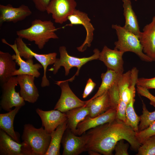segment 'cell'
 Masks as SVG:
<instances>
[{"mask_svg":"<svg viewBox=\"0 0 155 155\" xmlns=\"http://www.w3.org/2000/svg\"><path fill=\"white\" fill-rule=\"evenodd\" d=\"M123 2V15L125 22L123 26L127 30L138 37L140 33L137 16L133 10L130 0H122Z\"/></svg>","mask_w":155,"mask_h":155,"instance_id":"cell-23","label":"cell"},{"mask_svg":"<svg viewBox=\"0 0 155 155\" xmlns=\"http://www.w3.org/2000/svg\"><path fill=\"white\" fill-rule=\"evenodd\" d=\"M96 85L90 78L87 81L83 94L82 97L85 98H86L92 91Z\"/></svg>","mask_w":155,"mask_h":155,"instance_id":"cell-37","label":"cell"},{"mask_svg":"<svg viewBox=\"0 0 155 155\" xmlns=\"http://www.w3.org/2000/svg\"><path fill=\"white\" fill-rule=\"evenodd\" d=\"M75 0H51L46 9L48 14H51L57 23L62 24L68 20V17L76 9Z\"/></svg>","mask_w":155,"mask_h":155,"instance_id":"cell-9","label":"cell"},{"mask_svg":"<svg viewBox=\"0 0 155 155\" xmlns=\"http://www.w3.org/2000/svg\"><path fill=\"white\" fill-rule=\"evenodd\" d=\"M36 111L41 119L42 126L49 134H51L59 125L67 120L65 113L57 110L44 111L37 108Z\"/></svg>","mask_w":155,"mask_h":155,"instance_id":"cell-18","label":"cell"},{"mask_svg":"<svg viewBox=\"0 0 155 155\" xmlns=\"http://www.w3.org/2000/svg\"><path fill=\"white\" fill-rule=\"evenodd\" d=\"M138 70L135 67L120 76L117 85L120 98L127 104L132 97L135 96V86L138 79Z\"/></svg>","mask_w":155,"mask_h":155,"instance_id":"cell-10","label":"cell"},{"mask_svg":"<svg viewBox=\"0 0 155 155\" xmlns=\"http://www.w3.org/2000/svg\"><path fill=\"white\" fill-rule=\"evenodd\" d=\"M22 107H15L13 110L7 113L0 114V129L18 143H20V142L17 133L14 130L13 123L15 116Z\"/></svg>","mask_w":155,"mask_h":155,"instance_id":"cell-24","label":"cell"},{"mask_svg":"<svg viewBox=\"0 0 155 155\" xmlns=\"http://www.w3.org/2000/svg\"><path fill=\"white\" fill-rule=\"evenodd\" d=\"M68 20L70 23L67 25L71 26L74 25H81L86 30V35L85 39L82 44L77 48L78 51L83 52L88 47L90 46L94 38L95 29L90 22L91 20L86 13L75 9L73 13L68 17Z\"/></svg>","mask_w":155,"mask_h":155,"instance_id":"cell-13","label":"cell"},{"mask_svg":"<svg viewBox=\"0 0 155 155\" xmlns=\"http://www.w3.org/2000/svg\"><path fill=\"white\" fill-rule=\"evenodd\" d=\"M121 74L107 69L106 72L101 74L102 82L97 92L88 100H91L101 95L108 91L113 86L117 84L119 77Z\"/></svg>","mask_w":155,"mask_h":155,"instance_id":"cell-27","label":"cell"},{"mask_svg":"<svg viewBox=\"0 0 155 155\" xmlns=\"http://www.w3.org/2000/svg\"><path fill=\"white\" fill-rule=\"evenodd\" d=\"M32 12L27 6L22 4L18 7L12 5L0 4V26L5 22H17L31 15Z\"/></svg>","mask_w":155,"mask_h":155,"instance_id":"cell-15","label":"cell"},{"mask_svg":"<svg viewBox=\"0 0 155 155\" xmlns=\"http://www.w3.org/2000/svg\"><path fill=\"white\" fill-rule=\"evenodd\" d=\"M89 154L90 155H100L101 154L99 152L94 151L90 150L88 151Z\"/></svg>","mask_w":155,"mask_h":155,"instance_id":"cell-38","label":"cell"},{"mask_svg":"<svg viewBox=\"0 0 155 155\" xmlns=\"http://www.w3.org/2000/svg\"><path fill=\"white\" fill-rule=\"evenodd\" d=\"M85 106L88 107L89 116L93 118L113 108L108 90L101 95L90 100L86 101Z\"/></svg>","mask_w":155,"mask_h":155,"instance_id":"cell-21","label":"cell"},{"mask_svg":"<svg viewBox=\"0 0 155 155\" xmlns=\"http://www.w3.org/2000/svg\"><path fill=\"white\" fill-rule=\"evenodd\" d=\"M55 83L60 87L61 93L54 109L65 113L72 109L86 105V101L81 100L75 95L69 86V81H60L56 82Z\"/></svg>","mask_w":155,"mask_h":155,"instance_id":"cell-8","label":"cell"},{"mask_svg":"<svg viewBox=\"0 0 155 155\" xmlns=\"http://www.w3.org/2000/svg\"><path fill=\"white\" fill-rule=\"evenodd\" d=\"M129 144L124 143L123 140L118 141L116 144L114 150L115 155H128V149Z\"/></svg>","mask_w":155,"mask_h":155,"instance_id":"cell-34","label":"cell"},{"mask_svg":"<svg viewBox=\"0 0 155 155\" xmlns=\"http://www.w3.org/2000/svg\"><path fill=\"white\" fill-rule=\"evenodd\" d=\"M57 30L51 20L36 19L32 22L30 27L17 31L16 33L18 37L34 41L38 49H41L50 39L59 38L55 32Z\"/></svg>","mask_w":155,"mask_h":155,"instance_id":"cell-2","label":"cell"},{"mask_svg":"<svg viewBox=\"0 0 155 155\" xmlns=\"http://www.w3.org/2000/svg\"><path fill=\"white\" fill-rule=\"evenodd\" d=\"M136 86H140L148 89H155V77L152 78H138Z\"/></svg>","mask_w":155,"mask_h":155,"instance_id":"cell-32","label":"cell"},{"mask_svg":"<svg viewBox=\"0 0 155 155\" xmlns=\"http://www.w3.org/2000/svg\"><path fill=\"white\" fill-rule=\"evenodd\" d=\"M36 9L41 12L46 11V9L51 0H31Z\"/></svg>","mask_w":155,"mask_h":155,"instance_id":"cell-36","label":"cell"},{"mask_svg":"<svg viewBox=\"0 0 155 155\" xmlns=\"http://www.w3.org/2000/svg\"><path fill=\"white\" fill-rule=\"evenodd\" d=\"M142 108V114L140 116V123L138 125L139 131L146 129L155 121V111L149 112L143 102Z\"/></svg>","mask_w":155,"mask_h":155,"instance_id":"cell-29","label":"cell"},{"mask_svg":"<svg viewBox=\"0 0 155 155\" xmlns=\"http://www.w3.org/2000/svg\"><path fill=\"white\" fill-rule=\"evenodd\" d=\"M124 53L105 45L100 52L98 59L102 61L107 69L120 74L123 73L124 62L123 56Z\"/></svg>","mask_w":155,"mask_h":155,"instance_id":"cell-17","label":"cell"},{"mask_svg":"<svg viewBox=\"0 0 155 155\" xmlns=\"http://www.w3.org/2000/svg\"><path fill=\"white\" fill-rule=\"evenodd\" d=\"M144 53L153 61H155V16L146 25L139 36Z\"/></svg>","mask_w":155,"mask_h":155,"instance_id":"cell-19","label":"cell"},{"mask_svg":"<svg viewBox=\"0 0 155 155\" xmlns=\"http://www.w3.org/2000/svg\"><path fill=\"white\" fill-rule=\"evenodd\" d=\"M136 133L125 122L116 119L90 130L86 133L88 137L86 151L94 150L104 155H111L117 142L122 140H126L133 150H137L142 144Z\"/></svg>","mask_w":155,"mask_h":155,"instance_id":"cell-1","label":"cell"},{"mask_svg":"<svg viewBox=\"0 0 155 155\" xmlns=\"http://www.w3.org/2000/svg\"><path fill=\"white\" fill-rule=\"evenodd\" d=\"M17 79L20 86V94L25 101L34 103L38 100L39 94L34 83L35 77L23 74L17 75Z\"/></svg>","mask_w":155,"mask_h":155,"instance_id":"cell-20","label":"cell"},{"mask_svg":"<svg viewBox=\"0 0 155 155\" xmlns=\"http://www.w3.org/2000/svg\"><path fill=\"white\" fill-rule=\"evenodd\" d=\"M127 104L120 98L117 107L116 119L125 123L126 121L125 112Z\"/></svg>","mask_w":155,"mask_h":155,"instance_id":"cell-33","label":"cell"},{"mask_svg":"<svg viewBox=\"0 0 155 155\" xmlns=\"http://www.w3.org/2000/svg\"><path fill=\"white\" fill-rule=\"evenodd\" d=\"M112 28L116 32L118 40L114 43V49L125 53L131 52L136 54L142 60L147 62L153 61L143 52L139 37L127 30L123 26L112 24Z\"/></svg>","mask_w":155,"mask_h":155,"instance_id":"cell-4","label":"cell"},{"mask_svg":"<svg viewBox=\"0 0 155 155\" xmlns=\"http://www.w3.org/2000/svg\"><path fill=\"white\" fill-rule=\"evenodd\" d=\"M16 63L8 52L0 51V83L1 85L12 76L16 71Z\"/></svg>","mask_w":155,"mask_h":155,"instance_id":"cell-22","label":"cell"},{"mask_svg":"<svg viewBox=\"0 0 155 155\" xmlns=\"http://www.w3.org/2000/svg\"><path fill=\"white\" fill-rule=\"evenodd\" d=\"M63 134L61 143L63 155H78L86 151V146L88 137L86 133L77 136L67 128Z\"/></svg>","mask_w":155,"mask_h":155,"instance_id":"cell-11","label":"cell"},{"mask_svg":"<svg viewBox=\"0 0 155 155\" xmlns=\"http://www.w3.org/2000/svg\"><path fill=\"white\" fill-rule=\"evenodd\" d=\"M67 117V128L75 134L78 124L89 115V109L83 106L70 110L65 113Z\"/></svg>","mask_w":155,"mask_h":155,"instance_id":"cell-25","label":"cell"},{"mask_svg":"<svg viewBox=\"0 0 155 155\" xmlns=\"http://www.w3.org/2000/svg\"><path fill=\"white\" fill-rule=\"evenodd\" d=\"M51 139V134L47 133L42 126L36 128L31 124L24 125L22 139L29 146L32 155H45Z\"/></svg>","mask_w":155,"mask_h":155,"instance_id":"cell-3","label":"cell"},{"mask_svg":"<svg viewBox=\"0 0 155 155\" xmlns=\"http://www.w3.org/2000/svg\"><path fill=\"white\" fill-rule=\"evenodd\" d=\"M135 96H133L129 103L127 104L126 110L125 123L131 127L136 132L139 131L138 124L140 121V117L135 113L133 107Z\"/></svg>","mask_w":155,"mask_h":155,"instance_id":"cell-28","label":"cell"},{"mask_svg":"<svg viewBox=\"0 0 155 155\" xmlns=\"http://www.w3.org/2000/svg\"><path fill=\"white\" fill-rule=\"evenodd\" d=\"M22 39L18 37L15 40L20 56L26 59L34 57L42 65L44 74L40 85L42 88L49 86L50 83L46 76V69L49 65L55 63L57 59V53L55 52L46 54L37 53L28 47Z\"/></svg>","mask_w":155,"mask_h":155,"instance_id":"cell-6","label":"cell"},{"mask_svg":"<svg viewBox=\"0 0 155 155\" xmlns=\"http://www.w3.org/2000/svg\"><path fill=\"white\" fill-rule=\"evenodd\" d=\"M155 134V121L146 129L136 133V136L139 142L142 144L147 139Z\"/></svg>","mask_w":155,"mask_h":155,"instance_id":"cell-31","label":"cell"},{"mask_svg":"<svg viewBox=\"0 0 155 155\" xmlns=\"http://www.w3.org/2000/svg\"><path fill=\"white\" fill-rule=\"evenodd\" d=\"M116 113L117 109L112 108L94 117L88 115L78 124L75 134L80 135L89 129L114 121L116 119Z\"/></svg>","mask_w":155,"mask_h":155,"instance_id":"cell-16","label":"cell"},{"mask_svg":"<svg viewBox=\"0 0 155 155\" xmlns=\"http://www.w3.org/2000/svg\"><path fill=\"white\" fill-rule=\"evenodd\" d=\"M60 57L57 58L53 67L49 70L52 71L54 74H56L61 67H64L65 75H67L70 69L73 67L77 68V71L75 75L71 78L66 80L72 82L74 80L75 76L78 75L81 67L88 61L98 59L100 51L97 49L93 50L94 54L88 57L78 58L70 55L68 53L66 47L64 46H60L59 48Z\"/></svg>","mask_w":155,"mask_h":155,"instance_id":"cell-5","label":"cell"},{"mask_svg":"<svg viewBox=\"0 0 155 155\" xmlns=\"http://www.w3.org/2000/svg\"><path fill=\"white\" fill-rule=\"evenodd\" d=\"M67 128V120L51 134V140L48 150L45 155H59L60 144L65 131Z\"/></svg>","mask_w":155,"mask_h":155,"instance_id":"cell-26","label":"cell"},{"mask_svg":"<svg viewBox=\"0 0 155 155\" xmlns=\"http://www.w3.org/2000/svg\"><path fill=\"white\" fill-rule=\"evenodd\" d=\"M0 155H32L28 145L23 141L18 143L0 129Z\"/></svg>","mask_w":155,"mask_h":155,"instance_id":"cell-14","label":"cell"},{"mask_svg":"<svg viewBox=\"0 0 155 155\" xmlns=\"http://www.w3.org/2000/svg\"><path fill=\"white\" fill-rule=\"evenodd\" d=\"M137 92L142 96L148 98L150 100V104L155 107V96L145 88L138 86H137Z\"/></svg>","mask_w":155,"mask_h":155,"instance_id":"cell-35","label":"cell"},{"mask_svg":"<svg viewBox=\"0 0 155 155\" xmlns=\"http://www.w3.org/2000/svg\"><path fill=\"white\" fill-rule=\"evenodd\" d=\"M137 151V155H155V134L146 140Z\"/></svg>","mask_w":155,"mask_h":155,"instance_id":"cell-30","label":"cell"},{"mask_svg":"<svg viewBox=\"0 0 155 155\" xmlns=\"http://www.w3.org/2000/svg\"><path fill=\"white\" fill-rule=\"evenodd\" d=\"M1 41L2 43L9 46L13 50L15 54L12 55L13 59L20 66L19 68L12 73L13 76L23 74L32 75L36 78L40 76V74L39 70L43 68L40 63L34 64L32 58L26 59V61L23 60L20 55L15 40L13 44L9 43L4 38L2 39Z\"/></svg>","mask_w":155,"mask_h":155,"instance_id":"cell-12","label":"cell"},{"mask_svg":"<svg viewBox=\"0 0 155 155\" xmlns=\"http://www.w3.org/2000/svg\"><path fill=\"white\" fill-rule=\"evenodd\" d=\"M18 84L16 77L13 76L1 85L2 94L0 105L3 110L9 112L13 107H22L25 105V101L20 92L16 90L15 87Z\"/></svg>","mask_w":155,"mask_h":155,"instance_id":"cell-7","label":"cell"}]
</instances>
